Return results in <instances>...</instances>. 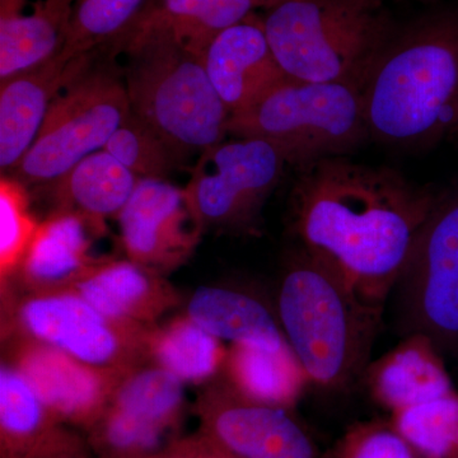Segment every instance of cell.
<instances>
[{
    "mask_svg": "<svg viewBox=\"0 0 458 458\" xmlns=\"http://www.w3.org/2000/svg\"><path fill=\"white\" fill-rule=\"evenodd\" d=\"M298 171L291 214L302 247L333 262L364 301L384 309L441 197L399 171L349 157Z\"/></svg>",
    "mask_w": 458,
    "mask_h": 458,
    "instance_id": "cell-1",
    "label": "cell"
},
{
    "mask_svg": "<svg viewBox=\"0 0 458 458\" xmlns=\"http://www.w3.org/2000/svg\"><path fill=\"white\" fill-rule=\"evenodd\" d=\"M361 93L372 140L423 148L448 135L458 105V9L397 27Z\"/></svg>",
    "mask_w": 458,
    "mask_h": 458,
    "instance_id": "cell-2",
    "label": "cell"
},
{
    "mask_svg": "<svg viewBox=\"0 0 458 458\" xmlns=\"http://www.w3.org/2000/svg\"><path fill=\"white\" fill-rule=\"evenodd\" d=\"M382 315L333 262L304 247L283 276L276 316L311 385L345 390L363 377Z\"/></svg>",
    "mask_w": 458,
    "mask_h": 458,
    "instance_id": "cell-3",
    "label": "cell"
},
{
    "mask_svg": "<svg viewBox=\"0 0 458 458\" xmlns=\"http://www.w3.org/2000/svg\"><path fill=\"white\" fill-rule=\"evenodd\" d=\"M128 57L125 87L131 113L180 153H203L225 140L231 113L203 59L170 32L131 27L113 42Z\"/></svg>",
    "mask_w": 458,
    "mask_h": 458,
    "instance_id": "cell-4",
    "label": "cell"
},
{
    "mask_svg": "<svg viewBox=\"0 0 458 458\" xmlns=\"http://www.w3.org/2000/svg\"><path fill=\"white\" fill-rule=\"evenodd\" d=\"M262 23L286 77L360 89L397 29L384 0H282Z\"/></svg>",
    "mask_w": 458,
    "mask_h": 458,
    "instance_id": "cell-5",
    "label": "cell"
},
{
    "mask_svg": "<svg viewBox=\"0 0 458 458\" xmlns=\"http://www.w3.org/2000/svg\"><path fill=\"white\" fill-rule=\"evenodd\" d=\"M228 134L269 141L297 170L349 157L372 140L360 87L292 78L232 114Z\"/></svg>",
    "mask_w": 458,
    "mask_h": 458,
    "instance_id": "cell-6",
    "label": "cell"
},
{
    "mask_svg": "<svg viewBox=\"0 0 458 458\" xmlns=\"http://www.w3.org/2000/svg\"><path fill=\"white\" fill-rule=\"evenodd\" d=\"M89 68L60 90L38 138L12 171L23 185H49L104 149L131 114L125 82L113 72Z\"/></svg>",
    "mask_w": 458,
    "mask_h": 458,
    "instance_id": "cell-7",
    "label": "cell"
},
{
    "mask_svg": "<svg viewBox=\"0 0 458 458\" xmlns=\"http://www.w3.org/2000/svg\"><path fill=\"white\" fill-rule=\"evenodd\" d=\"M286 165L282 150L259 138L223 140L204 150L185 189L199 225L250 231Z\"/></svg>",
    "mask_w": 458,
    "mask_h": 458,
    "instance_id": "cell-8",
    "label": "cell"
},
{
    "mask_svg": "<svg viewBox=\"0 0 458 458\" xmlns=\"http://www.w3.org/2000/svg\"><path fill=\"white\" fill-rule=\"evenodd\" d=\"M394 291L405 335L458 346V190L439 199Z\"/></svg>",
    "mask_w": 458,
    "mask_h": 458,
    "instance_id": "cell-9",
    "label": "cell"
},
{
    "mask_svg": "<svg viewBox=\"0 0 458 458\" xmlns=\"http://www.w3.org/2000/svg\"><path fill=\"white\" fill-rule=\"evenodd\" d=\"M17 318L30 339L114 376L148 354V327L108 318L72 289L33 293L18 307Z\"/></svg>",
    "mask_w": 458,
    "mask_h": 458,
    "instance_id": "cell-10",
    "label": "cell"
},
{
    "mask_svg": "<svg viewBox=\"0 0 458 458\" xmlns=\"http://www.w3.org/2000/svg\"><path fill=\"white\" fill-rule=\"evenodd\" d=\"M117 219L129 259L157 271L185 261L203 229L185 190L161 179H140Z\"/></svg>",
    "mask_w": 458,
    "mask_h": 458,
    "instance_id": "cell-11",
    "label": "cell"
},
{
    "mask_svg": "<svg viewBox=\"0 0 458 458\" xmlns=\"http://www.w3.org/2000/svg\"><path fill=\"white\" fill-rule=\"evenodd\" d=\"M201 59L231 114L251 106L288 78L274 56L262 18L255 13L219 33Z\"/></svg>",
    "mask_w": 458,
    "mask_h": 458,
    "instance_id": "cell-12",
    "label": "cell"
},
{
    "mask_svg": "<svg viewBox=\"0 0 458 458\" xmlns=\"http://www.w3.org/2000/svg\"><path fill=\"white\" fill-rule=\"evenodd\" d=\"M96 50L74 59L64 54L0 82V167L12 172L38 138L51 104L89 66Z\"/></svg>",
    "mask_w": 458,
    "mask_h": 458,
    "instance_id": "cell-13",
    "label": "cell"
},
{
    "mask_svg": "<svg viewBox=\"0 0 458 458\" xmlns=\"http://www.w3.org/2000/svg\"><path fill=\"white\" fill-rule=\"evenodd\" d=\"M213 418L216 439L236 458H318L311 437L285 408L245 399L227 386Z\"/></svg>",
    "mask_w": 458,
    "mask_h": 458,
    "instance_id": "cell-14",
    "label": "cell"
},
{
    "mask_svg": "<svg viewBox=\"0 0 458 458\" xmlns=\"http://www.w3.org/2000/svg\"><path fill=\"white\" fill-rule=\"evenodd\" d=\"M104 223L83 214L56 210L38 225L25 256L18 265L21 278L33 293L62 291L108 260L92 254L93 238Z\"/></svg>",
    "mask_w": 458,
    "mask_h": 458,
    "instance_id": "cell-15",
    "label": "cell"
},
{
    "mask_svg": "<svg viewBox=\"0 0 458 458\" xmlns=\"http://www.w3.org/2000/svg\"><path fill=\"white\" fill-rule=\"evenodd\" d=\"M17 346L12 366L26 377L47 409L65 417H86L113 396L119 376L87 366L30 337Z\"/></svg>",
    "mask_w": 458,
    "mask_h": 458,
    "instance_id": "cell-16",
    "label": "cell"
},
{
    "mask_svg": "<svg viewBox=\"0 0 458 458\" xmlns=\"http://www.w3.org/2000/svg\"><path fill=\"white\" fill-rule=\"evenodd\" d=\"M68 289L108 318L140 327H149L177 301L158 271L131 259H108Z\"/></svg>",
    "mask_w": 458,
    "mask_h": 458,
    "instance_id": "cell-17",
    "label": "cell"
},
{
    "mask_svg": "<svg viewBox=\"0 0 458 458\" xmlns=\"http://www.w3.org/2000/svg\"><path fill=\"white\" fill-rule=\"evenodd\" d=\"M363 377L372 399L391 414L456 388L439 349L421 334L405 335L390 352L370 361Z\"/></svg>",
    "mask_w": 458,
    "mask_h": 458,
    "instance_id": "cell-18",
    "label": "cell"
},
{
    "mask_svg": "<svg viewBox=\"0 0 458 458\" xmlns=\"http://www.w3.org/2000/svg\"><path fill=\"white\" fill-rule=\"evenodd\" d=\"M188 318L221 342L280 351L288 348L278 316L258 298L233 289L200 286L192 294Z\"/></svg>",
    "mask_w": 458,
    "mask_h": 458,
    "instance_id": "cell-19",
    "label": "cell"
},
{
    "mask_svg": "<svg viewBox=\"0 0 458 458\" xmlns=\"http://www.w3.org/2000/svg\"><path fill=\"white\" fill-rule=\"evenodd\" d=\"M138 181L125 165L101 149L47 186L57 210L83 214L92 221L104 223L108 216H119Z\"/></svg>",
    "mask_w": 458,
    "mask_h": 458,
    "instance_id": "cell-20",
    "label": "cell"
},
{
    "mask_svg": "<svg viewBox=\"0 0 458 458\" xmlns=\"http://www.w3.org/2000/svg\"><path fill=\"white\" fill-rule=\"evenodd\" d=\"M73 4L38 0L30 14L0 17V81L40 66L64 49Z\"/></svg>",
    "mask_w": 458,
    "mask_h": 458,
    "instance_id": "cell-21",
    "label": "cell"
},
{
    "mask_svg": "<svg viewBox=\"0 0 458 458\" xmlns=\"http://www.w3.org/2000/svg\"><path fill=\"white\" fill-rule=\"evenodd\" d=\"M228 386L245 399L289 408L302 396L310 382L291 348L270 351L231 345L225 361Z\"/></svg>",
    "mask_w": 458,
    "mask_h": 458,
    "instance_id": "cell-22",
    "label": "cell"
},
{
    "mask_svg": "<svg viewBox=\"0 0 458 458\" xmlns=\"http://www.w3.org/2000/svg\"><path fill=\"white\" fill-rule=\"evenodd\" d=\"M258 8L255 0H149L134 25L170 32L203 56L210 42Z\"/></svg>",
    "mask_w": 458,
    "mask_h": 458,
    "instance_id": "cell-23",
    "label": "cell"
},
{
    "mask_svg": "<svg viewBox=\"0 0 458 458\" xmlns=\"http://www.w3.org/2000/svg\"><path fill=\"white\" fill-rule=\"evenodd\" d=\"M148 355L181 381L203 382L225 367L227 351L221 340L191 318L174 319L161 330L149 331Z\"/></svg>",
    "mask_w": 458,
    "mask_h": 458,
    "instance_id": "cell-24",
    "label": "cell"
},
{
    "mask_svg": "<svg viewBox=\"0 0 458 458\" xmlns=\"http://www.w3.org/2000/svg\"><path fill=\"white\" fill-rule=\"evenodd\" d=\"M394 428L426 458H458V391L391 414Z\"/></svg>",
    "mask_w": 458,
    "mask_h": 458,
    "instance_id": "cell-25",
    "label": "cell"
},
{
    "mask_svg": "<svg viewBox=\"0 0 458 458\" xmlns=\"http://www.w3.org/2000/svg\"><path fill=\"white\" fill-rule=\"evenodd\" d=\"M149 0H75L64 55L74 59L113 44L134 25Z\"/></svg>",
    "mask_w": 458,
    "mask_h": 458,
    "instance_id": "cell-26",
    "label": "cell"
},
{
    "mask_svg": "<svg viewBox=\"0 0 458 458\" xmlns=\"http://www.w3.org/2000/svg\"><path fill=\"white\" fill-rule=\"evenodd\" d=\"M114 408L164 426L183 403V382L164 367L132 369L114 387Z\"/></svg>",
    "mask_w": 458,
    "mask_h": 458,
    "instance_id": "cell-27",
    "label": "cell"
},
{
    "mask_svg": "<svg viewBox=\"0 0 458 458\" xmlns=\"http://www.w3.org/2000/svg\"><path fill=\"white\" fill-rule=\"evenodd\" d=\"M104 150L138 179L165 180L177 158L167 141L132 113L114 132Z\"/></svg>",
    "mask_w": 458,
    "mask_h": 458,
    "instance_id": "cell-28",
    "label": "cell"
},
{
    "mask_svg": "<svg viewBox=\"0 0 458 458\" xmlns=\"http://www.w3.org/2000/svg\"><path fill=\"white\" fill-rule=\"evenodd\" d=\"M38 225L30 212L26 186L3 174L0 180V270L2 278L17 269Z\"/></svg>",
    "mask_w": 458,
    "mask_h": 458,
    "instance_id": "cell-29",
    "label": "cell"
},
{
    "mask_svg": "<svg viewBox=\"0 0 458 458\" xmlns=\"http://www.w3.org/2000/svg\"><path fill=\"white\" fill-rule=\"evenodd\" d=\"M47 406L25 376L11 364L0 369V424L3 432L26 438L38 432Z\"/></svg>",
    "mask_w": 458,
    "mask_h": 458,
    "instance_id": "cell-30",
    "label": "cell"
},
{
    "mask_svg": "<svg viewBox=\"0 0 458 458\" xmlns=\"http://www.w3.org/2000/svg\"><path fill=\"white\" fill-rule=\"evenodd\" d=\"M337 458H426L390 424L352 428L340 445Z\"/></svg>",
    "mask_w": 458,
    "mask_h": 458,
    "instance_id": "cell-31",
    "label": "cell"
},
{
    "mask_svg": "<svg viewBox=\"0 0 458 458\" xmlns=\"http://www.w3.org/2000/svg\"><path fill=\"white\" fill-rule=\"evenodd\" d=\"M162 427L114 406L105 427V437L114 450L150 451L161 442Z\"/></svg>",
    "mask_w": 458,
    "mask_h": 458,
    "instance_id": "cell-32",
    "label": "cell"
},
{
    "mask_svg": "<svg viewBox=\"0 0 458 458\" xmlns=\"http://www.w3.org/2000/svg\"><path fill=\"white\" fill-rule=\"evenodd\" d=\"M26 0H0V17L22 13Z\"/></svg>",
    "mask_w": 458,
    "mask_h": 458,
    "instance_id": "cell-33",
    "label": "cell"
},
{
    "mask_svg": "<svg viewBox=\"0 0 458 458\" xmlns=\"http://www.w3.org/2000/svg\"><path fill=\"white\" fill-rule=\"evenodd\" d=\"M448 135L452 138H458V105L456 108V113H454V120H452L450 131H448Z\"/></svg>",
    "mask_w": 458,
    "mask_h": 458,
    "instance_id": "cell-34",
    "label": "cell"
},
{
    "mask_svg": "<svg viewBox=\"0 0 458 458\" xmlns=\"http://www.w3.org/2000/svg\"><path fill=\"white\" fill-rule=\"evenodd\" d=\"M282 2V0H255L256 5L258 8H265L269 9L274 7V5L278 4V3Z\"/></svg>",
    "mask_w": 458,
    "mask_h": 458,
    "instance_id": "cell-35",
    "label": "cell"
},
{
    "mask_svg": "<svg viewBox=\"0 0 458 458\" xmlns=\"http://www.w3.org/2000/svg\"><path fill=\"white\" fill-rule=\"evenodd\" d=\"M420 2H437V0H420Z\"/></svg>",
    "mask_w": 458,
    "mask_h": 458,
    "instance_id": "cell-36",
    "label": "cell"
},
{
    "mask_svg": "<svg viewBox=\"0 0 458 458\" xmlns=\"http://www.w3.org/2000/svg\"><path fill=\"white\" fill-rule=\"evenodd\" d=\"M65 2L72 3V4H74L75 0H65Z\"/></svg>",
    "mask_w": 458,
    "mask_h": 458,
    "instance_id": "cell-37",
    "label": "cell"
}]
</instances>
